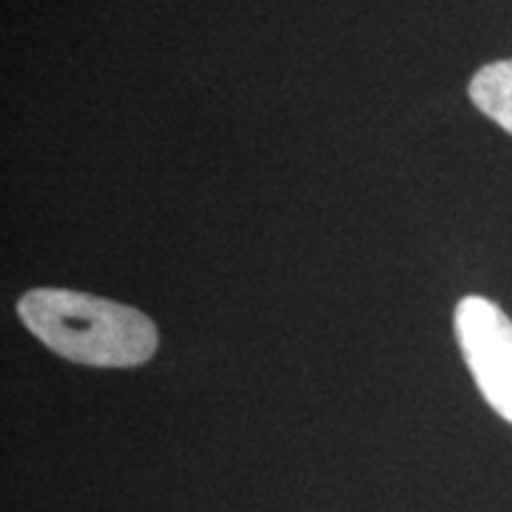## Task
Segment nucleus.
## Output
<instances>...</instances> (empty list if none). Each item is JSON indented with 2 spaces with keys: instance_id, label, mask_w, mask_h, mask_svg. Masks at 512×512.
Masks as SVG:
<instances>
[{
  "instance_id": "nucleus-1",
  "label": "nucleus",
  "mask_w": 512,
  "mask_h": 512,
  "mask_svg": "<svg viewBox=\"0 0 512 512\" xmlns=\"http://www.w3.org/2000/svg\"><path fill=\"white\" fill-rule=\"evenodd\" d=\"M18 316L57 356L89 367H137L157 353V328L146 313L92 293L35 288Z\"/></svg>"
},
{
  "instance_id": "nucleus-2",
  "label": "nucleus",
  "mask_w": 512,
  "mask_h": 512,
  "mask_svg": "<svg viewBox=\"0 0 512 512\" xmlns=\"http://www.w3.org/2000/svg\"><path fill=\"white\" fill-rule=\"evenodd\" d=\"M453 325L484 402L512 424V319L487 296H464Z\"/></svg>"
},
{
  "instance_id": "nucleus-3",
  "label": "nucleus",
  "mask_w": 512,
  "mask_h": 512,
  "mask_svg": "<svg viewBox=\"0 0 512 512\" xmlns=\"http://www.w3.org/2000/svg\"><path fill=\"white\" fill-rule=\"evenodd\" d=\"M470 97L490 120L512 134V60H498L478 69L470 83Z\"/></svg>"
}]
</instances>
